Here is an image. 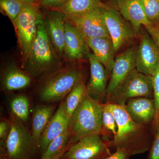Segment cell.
Listing matches in <instances>:
<instances>
[{
  "mask_svg": "<svg viewBox=\"0 0 159 159\" xmlns=\"http://www.w3.org/2000/svg\"><path fill=\"white\" fill-rule=\"evenodd\" d=\"M153 90V99L156 106V114L152 125L157 130L159 125V66L152 76Z\"/></svg>",
  "mask_w": 159,
  "mask_h": 159,
  "instance_id": "29",
  "label": "cell"
},
{
  "mask_svg": "<svg viewBox=\"0 0 159 159\" xmlns=\"http://www.w3.org/2000/svg\"><path fill=\"white\" fill-rule=\"evenodd\" d=\"M0 159H9L5 155V154L2 152H0Z\"/></svg>",
  "mask_w": 159,
  "mask_h": 159,
  "instance_id": "37",
  "label": "cell"
},
{
  "mask_svg": "<svg viewBox=\"0 0 159 159\" xmlns=\"http://www.w3.org/2000/svg\"><path fill=\"white\" fill-rule=\"evenodd\" d=\"M80 74L77 66L70 65L62 67L43 77L39 90L40 99L43 102H50L66 98Z\"/></svg>",
  "mask_w": 159,
  "mask_h": 159,
  "instance_id": "4",
  "label": "cell"
},
{
  "mask_svg": "<svg viewBox=\"0 0 159 159\" xmlns=\"http://www.w3.org/2000/svg\"><path fill=\"white\" fill-rule=\"evenodd\" d=\"M71 132L68 148L83 137L97 134L110 137L102 123V103L89 97L88 93L74 112L69 127ZM67 148V149H68Z\"/></svg>",
  "mask_w": 159,
  "mask_h": 159,
  "instance_id": "3",
  "label": "cell"
},
{
  "mask_svg": "<svg viewBox=\"0 0 159 159\" xmlns=\"http://www.w3.org/2000/svg\"><path fill=\"white\" fill-rule=\"evenodd\" d=\"M100 0H68L63 6L51 10L65 15H74L85 13L98 8H109Z\"/></svg>",
  "mask_w": 159,
  "mask_h": 159,
  "instance_id": "22",
  "label": "cell"
},
{
  "mask_svg": "<svg viewBox=\"0 0 159 159\" xmlns=\"http://www.w3.org/2000/svg\"><path fill=\"white\" fill-rule=\"evenodd\" d=\"M136 69L152 76L159 66V48L147 34L142 35L135 53Z\"/></svg>",
  "mask_w": 159,
  "mask_h": 159,
  "instance_id": "12",
  "label": "cell"
},
{
  "mask_svg": "<svg viewBox=\"0 0 159 159\" xmlns=\"http://www.w3.org/2000/svg\"><path fill=\"white\" fill-rule=\"evenodd\" d=\"M148 33L152 37V39L156 43L159 48V30L157 27L154 26L153 25L146 27Z\"/></svg>",
  "mask_w": 159,
  "mask_h": 159,
  "instance_id": "34",
  "label": "cell"
},
{
  "mask_svg": "<svg viewBox=\"0 0 159 159\" xmlns=\"http://www.w3.org/2000/svg\"><path fill=\"white\" fill-rule=\"evenodd\" d=\"M25 4H30L33 5H39L40 0H20Z\"/></svg>",
  "mask_w": 159,
  "mask_h": 159,
  "instance_id": "35",
  "label": "cell"
},
{
  "mask_svg": "<svg viewBox=\"0 0 159 159\" xmlns=\"http://www.w3.org/2000/svg\"><path fill=\"white\" fill-rule=\"evenodd\" d=\"M102 125L106 130L113 134L114 136L118 130L116 119L109 108L107 102L102 103Z\"/></svg>",
  "mask_w": 159,
  "mask_h": 159,
  "instance_id": "28",
  "label": "cell"
},
{
  "mask_svg": "<svg viewBox=\"0 0 159 159\" xmlns=\"http://www.w3.org/2000/svg\"><path fill=\"white\" fill-rule=\"evenodd\" d=\"M43 17L46 31L57 54L62 59L64 49L65 18L63 15L51 10Z\"/></svg>",
  "mask_w": 159,
  "mask_h": 159,
  "instance_id": "17",
  "label": "cell"
},
{
  "mask_svg": "<svg viewBox=\"0 0 159 159\" xmlns=\"http://www.w3.org/2000/svg\"><path fill=\"white\" fill-rule=\"evenodd\" d=\"M134 121L142 125H151L156 114L153 98L138 97L129 100L124 106Z\"/></svg>",
  "mask_w": 159,
  "mask_h": 159,
  "instance_id": "16",
  "label": "cell"
},
{
  "mask_svg": "<svg viewBox=\"0 0 159 159\" xmlns=\"http://www.w3.org/2000/svg\"><path fill=\"white\" fill-rule=\"evenodd\" d=\"M64 153L61 154L56 156L53 157H41L40 159H60L61 157L62 156Z\"/></svg>",
  "mask_w": 159,
  "mask_h": 159,
  "instance_id": "36",
  "label": "cell"
},
{
  "mask_svg": "<svg viewBox=\"0 0 159 159\" xmlns=\"http://www.w3.org/2000/svg\"><path fill=\"white\" fill-rule=\"evenodd\" d=\"M88 60L90 66V77L86 85L88 93L94 100L101 103H105L108 79L106 70L93 53H90Z\"/></svg>",
  "mask_w": 159,
  "mask_h": 159,
  "instance_id": "13",
  "label": "cell"
},
{
  "mask_svg": "<svg viewBox=\"0 0 159 159\" xmlns=\"http://www.w3.org/2000/svg\"><path fill=\"white\" fill-rule=\"evenodd\" d=\"M11 113L23 122H26L29 114V99L24 95H19L12 98L10 102Z\"/></svg>",
  "mask_w": 159,
  "mask_h": 159,
  "instance_id": "25",
  "label": "cell"
},
{
  "mask_svg": "<svg viewBox=\"0 0 159 159\" xmlns=\"http://www.w3.org/2000/svg\"><path fill=\"white\" fill-rule=\"evenodd\" d=\"M116 122V134L111 141L110 148L122 149L130 156L150 150L156 130L152 125H142L134 121L123 106L107 102Z\"/></svg>",
  "mask_w": 159,
  "mask_h": 159,
  "instance_id": "1",
  "label": "cell"
},
{
  "mask_svg": "<svg viewBox=\"0 0 159 159\" xmlns=\"http://www.w3.org/2000/svg\"><path fill=\"white\" fill-rule=\"evenodd\" d=\"M122 17L131 25L136 34L140 31L141 26L145 27L152 25L146 17L139 0H117Z\"/></svg>",
  "mask_w": 159,
  "mask_h": 159,
  "instance_id": "19",
  "label": "cell"
},
{
  "mask_svg": "<svg viewBox=\"0 0 159 159\" xmlns=\"http://www.w3.org/2000/svg\"><path fill=\"white\" fill-rule=\"evenodd\" d=\"M11 129V122L10 120L6 119H1L0 121V139L1 142L5 141L10 132Z\"/></svg>",
  "mask_w": 159,
  "mask_h": 159,
  "instance_id": "31",
  "label": "cell"
},
{
  "mask_svg": "<svg viewBox=\"0 0 159 159\" xmlns=\"http://www.w3.org/2000/svg\"><path fill=\"white\" fill-rule=\"evenodd\" d=\"M148 159H159V125L150 149Z\"/></svg>",
  "mask_w": 159,
  "mask_h": 159,
  "instance_id": "30",
  "label": "cell"
},
{
  "mask_svg": "<svg viewBox=\"0 0 159 159\" xmlns=\"http://www.w3.org/2000/svg\"><path fill=\"white\" fill-rule=\"evenodd\" d=\"M157 27V28H158V29L159 30V25L158 27Z\"/></svg>",
  "mask_w": 159,
  "mask_h": 159,
  "instance_id": "39",
  "label": "cell"
},
{
  "mask_svg": "<svg viewBox=\"0 0 159 159\" xmlns=\"http://www.w3.org/2000/svg\"><path fill=\"white\" fill-rule=\"evenodd\" d=\"M130 157L125 151L116 149L114 153L102 159H129Z\"/></svg>",
  "mask_w": 159,
  "mask_h": 159,
  "instance_id": "33",
  "label": "cell"
},
{
  "mask_svg": "<svg viewBox=\"0 0 159 159\" xmlns=\"http://www.w3.org/2000/svg\"><path fill=\"white\" fill-rule=\"evenodd\" d=\"M102 12L115 52H117L137 34L131 25L116 10L109 7L102 9Z\"/></svg>",
  "mask_w": 159,
  "mask_h": 159,
  "instance_id": "10",
  "label": "cell"
},
{
  "mask_svg": "<svg viewBox=\"0 0 159 159\" xmlns=\"http://www.w3.org/2000/svg\"><path fill=\"white\" fill-rule=\"evenodd\" d=\"M62 59L49 38L43 17L40 12L36 37L23 69L31 77H43L62 68Z\"/></svg>",
  "mask_w": 159,
  "mask_h": 159,
  "instance_id": "2",
  "label": "cell"
},
{
  "mask_svg": "<svg viewBox=\"0 0 159 159\" xmlns=\"http://www.w3.org/2000/svg\"><path fill=\"white\" fill-rule=\"evenodd\" d=\"M89 49L83 34L65 18L63 59L71 62L88 60Z\"/></svg>",
  "mask_w": 159,
  "mask_h": 159,
  "instance_id": "11",
  "label": "cell"
},
{
  "mask_svg": "<svg viewBox=\"0 0 159 159\" xmlns=\"http://www.w3.org/2000/svg\"><path fill=\"white\" fill-rule=\"evenodd\" d=\"M68 0H40V4L45 8L52 10L63 6Z\"/></svg>",
  "mask_w": 159,
  "mask_h": 159,
  "instance_id": "32",
  "label": "cell"
},
{
  "mask_svg": "<svg viewBox=\"0 0 159 159\" xmlns=\"http://www.w3.org/2000/svg\"><path fill=\"white\" fill-rule=\"evenodd\" d=\"M70 122V118L67 113L64 102L62 101L49 120L42 135L39 148L41 154L54 139L69 129Z\"/></svg>",
  "mask_w": 159,
  "mask_h": 159,
  "instance_id": "15",
  "label": "cell"
},
{
  "mask_svg": "<svg viewBox=\"0 0 159 159\" xmlns=\"http://www.w3.org/2000/svg\"><path fill=\"white\" fill-rule=\"evenodd\" d=\"M31 81V77L25 71L16 66H8L3 72L2 84L6 91H13L28 87Z\"/></svg>",
  "mask_w": 159,
  "mask_h": 159,
  "instance_id": "20",
  "label": "cell"
},
{
  "mask_svg": "<svg viewBox=\"0 0 159 159\" xmlns=\"http://www.w3.org/2000/svg\"><path fill=\"white\" fill-rule=\"evenodd\" d=\"M108 140L94 134L79 139L70 145L60 159H102L111 154Z\"/></svg>",
  "mask_w": 159,
  "mask_h": 159,
  "instance_id": "8",
  "label": "cell"
},
{
  "mask_svg": "<svg viewBox=\"0 0 159 159\" xmlns=\"http://www.w3.org/2000/svg\"><path fill=\"white\" fill-rule=\"evenodd\" d=\"M89 48L95 57L103 65L106 70L107 77H110L116 53L114 45L110 38H93L86 39Z\"/></svg>",
  "mask_w": 159,
  "mask_h": 159,
  "instance_id": "18",
  "label": "cell"
},
{
  "mask_svg": "<svg viewBox=\"0 0 159 159\" xmlns=\"http://www.w3.org/2000/svg\"><path fill=\"white\" fill-rule=\"evenodd\" d=\"M143 97L153 99L152 77L135 69L107 98L106 102L125 106L129 99Z\"/></svg>",
  "mask_w": 159,
  "mask_h": 159,
  "instance_id": "6",
  "label": "cell"
},
{
  "mask_svg": "<svg viewBox=\"0 0 159 159\" xmlns=\"http://www.w3.org/2000/svg\"><path fill=\"white\" fill-rule=\"evenodd\" d=\"M87 94L86 85L81 74L76 84L64 101L67 113L70 119Z\"/></svg>",
  "mask_w": 159,
  "mask_h": 159,
  "instance_id": "23",
  "label": "cell"
},
{
  "mask_svg": "<svg viewBox=\"0 0 159 159\" xmlns=\"http://www.w3.org/2000/svg\"><path fill=\"white\" fill-rule=\"evenodd\" d=\"M39 5L25 4L12 23L17 35L21 56V68L25 67L37 33V20L40 13Z\"/></svg>",
  "mask_w": 159,
  "mask_h": 159,
  "instance_id": "7",
  "label": "cell"
},
{
  "mask_svg": "<svg viewBox=\"0 0 159 159\" xmlns=\"http://www.w3.org/2000/svg\"><path fill=\"white\" fill-rule=\"evenodd\" d=\"M11 129L7 139L1 142V152L9 159H32L36 148L31 134L17 117L11 113Z\"/></svg>",
  "mask_w": 159,
  "mask_h": 159,
  "instance_id": "5",
  "label": "cell"
},
{
  "mask_svg": "<svg viewBox=\"0 0 159 159\" xmlns=\"http://www.w3.org/2000/svg\"><path fill=\"white\" fill-rule=\"evenodd\" d=\"M70 136L71 132L69 129L49 144L45 151L41 155V157H55L64 153L67 149Z\"/></svg>",
  "mask_w": 159,
  "mask_h": 159,
  "instance_id": "24",
  "label": "cell"
},
{
  "mask_svg": "<svg viewBox=\"0 0 159 159\" xmlns=\"http://www.w3.org/2000/svg\"><path fill=\"white\" fill-rule=\"evenodd\" d=\"M158 2L159 6V0H157Z\"/></svg>",
  "mask_w": 159,
  "mask_h": 159,
  "instance_id": "38",
  "label": "cell"
},
{
  "mask_svg": "<svg viewBox=\"0 0 159 159\" xmlns=\"http://www.w3.org/2000/svg\"><path fill=\"white\" fill-rule=\"evenodd\" d=\"M102 9L103 8L93 9L80 14L63 15L65 18L76 27L86 39L111 38L102 16Z\"/></svg>",
  "mask_w": 159,
  "mask_h": 159,
  "instance_id": "9",
  "label": "cell"
},
{
  "mask_svg": "<svg viewBox=\"0 0 159 159\" xmlns=\"http://www.w3.org/2000/svg\"><path fill=\"white\" fill-rule=\"evenodd\" d=\"M136 48L132 47L119 54L115 62L107 89V99L116 90L128 74L136 69ZM106 99V101H107Z\"/></svg>",
  "mask_w": 159,
  "mask_h": 159,
  "instance_id": "14",
  "label": "cell"
},
{
  "mask_svg": "<svg viewBox=\"0 0 159 159\" xmlns=\"http://www.w3.org/2000/svg\"><path fill=\"white\" fill-rule=\"evenodd\" d=\"M24 4L20 0H0L1 10L12 23L17 18Z\"/></svg>",
  "mask_w": 159,
  "mask_h": 159,
  "instance_id": "26",
  "label": "cell"
},
{
  "mask_svg": "<svg viewBox=\"0 0 159 159\" xmlns=\"http://www.w3.org/2000/svg\"><path fill=\"white\" fill-rule=\"evenodd\" d=\"M55 107L52 105H41L34 108L32 116L31 136L34 147L39 148L42 135L51 117Z\"/></svg>",
  "mask_w": 159,
  "mask_h": 159,
  "instance_id": "21",
  "label": "cell"
},
{
  "mask_svg": "<svg viewBox=\"0 0 159 159\" xmlns=\"http://www.w3.org/2000/svg\"><path fill=\"white\" fill-rule=\"evenodd\" d=\"M145 15L153 25L159 20V6L157 0H139Z\"/></svg>",
  "mask_w": 159,
  "mask_h": 159,
  "instance_id": "27",
  "label": "cell"
}]
</instances>
